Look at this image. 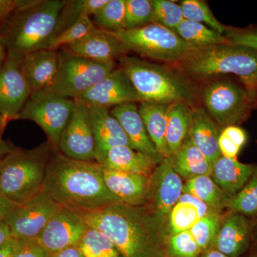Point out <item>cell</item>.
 Wrapping results in <instances>:
<instances>
[{
    "label": "cell",
    "mask_w": 257,
    "mask_h": 257,
    "mask_svg": "<svg viewBox=\"0 0 257 257\" xmlns=\"http://www.w3.org/2000/svg\"><path fill=\"white\" fill-rule=\"evenodd\" d=\"M102 166L51 154L43 190L60 207L78 213L94 212L122 203L108 189Z\"/></svg>",
    "instance_id": "obj_1"
},
{
    "label": "cell",
    "mask_w": 257,
    "mask_h": 257,
    "mask_svg": "<svg viewBox=\"0 0 257 257\" xmlns=\"http://www.w3.org/2000/svg\"><path fill=\"white\" fill-rule=\"evenodd\" d=\"M79 214L89 227L112 241L121 257H165L163 240L145 207L119 203Z\"/></svg>",
    "instance_id": "obj_2"
},
{
    "label": "cell",
    "mask_w": 257,
    "mask_h": 257,
    "mask_svg": "<svg viewBox=\"0 0 257 257\" xmlns=\"http://www.w3.org/2000/svg\"><path fill=\"white\" fill-rule=\"evenodd\" d=\"M66 0H23L0 31L7 57L21 62L25 56L50 49Z\"/></svg>",
    "instance_id": "obj_3"
},
{
    "label": "cell",
    "mask_w": 257,
    "mask_h": 257,
    "mask_svg": "<svg viewBox=\"0 0 257 257\" xmlns=\"http://www.w3.org/2000/svg\"><path fill=\"white\" fill-rule=\"evenodd\" d=\"M53 151L47 142L30 150L15 147L0 160V194L19 206L40 194Z\"/></svg>",
    "instance_id": "obj_4"
},
{
    "label": "cell",
    "mask_w": 257,
    "mask_h": 257,
    "mask_svg": "<svg viewBox=\"0 0 257 257\" xmlns=\"http://www.w3.org/2000/svg\"><path fill=\"white\" fill-rule=\"evenodd\" d=\"M124 71L143 101L185 102L194 106L195 96L189 82L177 72L160 64L125 55L119 59Z\"/></svg>",
    "instance_id": "obj_5"
},
{
    "label": "cell",
    "mask_w": 257,
    "mask_h": 257,
    "mask_svg": "<svg viewBox=\"0 0 257 257\" xmlns=\"http://www.w3.org/2000/svg\"><path fill=\"white\" fill-rule=\"evenodd\" d=\"M177 65L194 79L231 74L245 79L257 72V51L229 43L194 47Z\"/></svg>",
    "instance_id": "obj_6"
},
{
    "label": "cell",
    "mask_w": 257,
    "mask_h": 257,
    "mask_svg": "<svg viewBox=\"0 0 257 257\" xmlns=\"http://www.w3.org/2000/svg\"><path fill=\"white\" fill-rule=\"evenodd\" d=\"M58 66L53 82L47 90L67 99H78L116 69V62L101 63L84 58L66 47L57 50Z\"/></svg>",
    "instance_id": "obj_7"
},
{
    "label": "cell",
    "mask_w": 257,
    "mask_h": 257,
    "mask_svg": "<svg viewBox=\"0 0 257 257\" xmlns=\"http://www.w3.org/2000/svg\"><path fill=\"white\" fill-rule=\"evenodd\" d=\"M114 34L128 51L160 62L177 63L194 48L175 31L157 23Z\"/></svg>",
    "instance_id": "obj_8"
},
{
    "label": "cell",
    "mask_w": 257,
    "mask_h": 257,
    "mask_svg": "<svg viewBox=\"0 0 257 257\" xmlns=\"http://www.w3.org/2000/svg\"><path fill=\"white\" fill-rule=\"evenodd\" d=\"M204 109L221 128L239 126L251 110L252 91L230 80H216L203 89Z\"/></svg>",
    "instance_id": "obj_9"
},
{
    "label": "cell",
    "mask_w": 257,
    "mask_h": 257,
    "mask_svg": "<svg viewBox=\"0 0 257 257\" xmlns=\"http://www.w3.org/2000/svg\"><path fill=\"white\" fill-rule=\"evenodd\" d=\"M74 108V100L50 92H32L19 119L30 120L41 127L55 151H58L61 135L67 126Z\"/></svg>",
    "instance_id": "obj_10"
},
{
    "label": "cell",
    "mask_w": 257,
    "mask_h": 257,
    "mask_svg": "<svg viewBox=\"0 0 257 257\" xmlns=\"http://www.w3.org/2000/svg\"><path fill=\"white\" fill-rule=\"evenodd\" d=\"M184 182L171 165L170 157L163 159L150 177L146 208L162 240L167 216L179 202Z\"/></svg>",
    "instance_id": "obj_11"
},
{
    "label": "cell",
    "mask_w": 257,
    "mask_h": 257,
    "mask_svg": "<svg viewBox=\"0 0 257 257\" xmlns=\"http://www.w3.org/2000/svg\"><path fill=\"white\" fill-rule=\"evenodd\" d=\"M60 208L45 191H42L28 202L15 207L5 219L12 237L36 239Z\"/></svg>",
    "instance_id": "obj_12"
},
{
    "label": "cell",
    "mask_w": 257,
    "mask_h": 257,
    "mask_svg": "<svg viewBox=\"0 0 257 257\" xmlns=\"http://www.w3.org/2000/svg\"><path fill=\"white\" fill-rule=\"evenodd\" d=\"M58 151L73 160L96 162L95 143L87 106L79 99L74 100L73 111L61 135Z\"/></svg>",
    "instance_id": "obj_13"
},
{
    "label": "cell",
    "mask_w": 257,
    "mask_h": 257,
    "mask_svg": "<svg viewBox=\"0 0 257 257\" xmlns=\"http://www.w3.org/2000/svg\"><path fill=\"white\" fill-rule=\"evenodd\" d=\"M88 228L79 213L60 207L36 239L52 254L77 246Z\"/></svg>",
    "instance_id": "obj_14"
},
{
    "label": "cell",
    "mask_w": 257,
    "mask_h": 257,
    "mask_svg": "<svg viewBox=\"0 0 257 257\" xmlns=\"http://www.w3.org/2000/svg\"><path fill=\"white\" fill-rule=\"evenodd\" d=\"M77 99L87 106H101L108 109L126 103L143 101L121 67L114 69Z\"/></svg>",
    "instance_id": "obj_15"
},
{
    "label": "cell",
    "mask_w": 257,
    "mask_h": 257,
    "mask_svg": "<svg viewBox=\"0 0 257 257\" xmlns=\"http://www.w3.org/2000/svg\"><path fill=\"white\" fill-rule=\"evenodd\" d=\"M32 93L22 72L20 61L7 57L0 69V113L8 122L19 119Z\"/></svg>",
    "instance_id": "obj_16"
},
{
    "label": "cell",
    "mask_w": 257,
    "mask_h": 257,
    "mask_svg": "<svg viewBox=\"0 0 257 257\" xmlns=\"http://www.w3.org/2000/svg\"><path fill=\"white\" fill-rule=\"evenodd\" d=\"M256 221L237 213L226 211L212 248L228 257H240L251 245Z\"/></svg>",
    "instance_id": "obj_17"
},
{
    "label": "cell",
    "mask_w": 257,
    "mask_h": 257,
    "mask_svg": "<svg viewBox=\"0 0 257 257\" xmlns=\"http://www.w3.org/2000/svg\"><path fill=\"white\" fill-rule=\"evenodd\" d=\"M66 48L76 55L101 63L115 62L128 52L114 33L97 28Z\"/></svg>",
    "instance_id": "obj_18"
},
{
    "label": "cell",
    "mask_w": 257,
    "mask_h": 257,
    "mask_svg": "<svg viewBox=\"0 0 257 257\" xmlns=\"http://www.w3.org/2000/svg\"><path fill=\"white\" fill-rule=\"evenodd\" d=\"M87 106L95 143L96 162L112 147L119 145L132 147L119 121L108 108Z\"/></svg>",
    "instance_id": "obj_19"
},
{
    "label": "cell",
    "mask_w": 257,
    "mask_h": 257,
    "mask_svg": "<svg viewBox=\"0 0 257 257\" xmlns=\"http://www.w3.org/2000/svg\"><path fill=\"white\" fill-rule=\"evenodd\" d=\"M162 160L119 145L108 150L96 162L106 170L150 177Z\"/></svg>",
    "instance_id": "obj_20"
},
{
    "label": "cell",
    "mask_w": 257,
    "mask_h": 257,
    "mask_svg": "<svg viewBox=\"0 0 257 257\" xmlns=\"http://www.w3.org/2000/svg\"><path fill=\"white\" fill-rule=\"evenodd\" d=\"M57 51L45 49L32 52L20 62V67L32 92L45 90L50 87L57 74Z\"/></svg>",
    "instance_id": "obj_21"
},
{
    "label": "cell",
    "mask_w": 257,
    "mask_h": 257,
    "mask_svg": "<svg viewBox=\"0 0 257 257\" xmlns=\"http://www.w3.org/2000/svg\"><path fill=\"white\" fill-rule=\"evenodd\" d=\"M103 173L108 189L123 204L135 207L146 205L150 177L106 169Z\"/></svg>",
    "instance_id": "obj_22"
},
{
    "label": "cell",
    "mask_w": 257,
    "mask_h": 257,
    "mask_svg": "<svg viewBox=\"0 0 257 257\" xmlns=\"http://www.w3.org/2000/svg\"><path fill=\"white\" fill-rule=\"evenodd\" d=\"M110 111L119 121L132 148L150 156L161 158L156 147L149 137L136 103H126L116 106Z\"/></svg>",
    "instance_id": "obj_23"
},
{
    "label": "cell",
    "mask_w": 257,
    "mask_h": 257,
    "mask_svg": "<svg viewBox=\"0 0 257 257\" xmlns=\"http://www.w3.org/2000/svg\"><path fill=\"white\" fill-rule=\"evenodd\" d=\"M221 130L204 107L193 106L188 139L212 165L221 156L219 149Z\"/></svg>",
    "instance_id": "obj_24"
},
{
    "label": "cell",
    "mask_w": 257,
    "mask_h": 257,
    "mask_svg": "<svg viewBox=\"0 0 257 257\" xmlns=\"http://www.w3.org/2000/svg\"><path fill=\"white\" fill-rule=\"evenodd\" d=\"M256 166L222 156L216 161L210 176L222 192L224 204L241 190L253 175Z\"/></svg>",
    "instance_id": "obj_25"
},
{
    "label": "cell",
    "mask_w": 257,
    "mask_h": 257,
    "mask_svg": "<svg viewBox=\"0 0 257 257\" xmlns=\"http://www.w3.org/2000/svg\"><path fill=\"white\" fill-rule=\"evenodd\" d=\"M172 168L182 180L202 175H211L213 165L189 139L178 151L170 157Z\"/></svg>",
    "instance_id": "obj_26"
},
{
    "label": "cell",
    "mask_w": 257,
    "mask_h": 257,
    "mask_svg": "<svg viewBox=\"0 0 257 257\" xmlns=\"http://www.w3.org/2000/svg\"><path fill=\"white\" fill-rule=\"evenodd\" d=\"M169 106L170 104L152 101H142L139 106L149 137L162 159L168 157L165 138Z\"/></svg>",
    "instance_id": "obj_27"
},
{
    "label": "cell",
    "mask_w": 257,
    "mask_h": 257,
    "mask_svg": "<svg viewBox=\"0 0 257 257\" xmlns=\"http://www.w3.org/2000/svg\"><path fill=\"white\" fill-rule=\"evenodd\" d=\"M192 107L181 101L172 103L169 106L165 138L168 157L178 151L188 138Z\"/></svg>",
    "instance_id": "obj_28"
},
{
    "label": "cell",
    "mask_w": 257,
    "mask_h": 257,
    "mask_svg": "<svg viewBox=\"0 0 257 257\" xmlns=\"http://www.w3.org/2000/svg\"><path fill=\"white\" fill-rule=\"evenodd\" d=\"M182 191L197 198L216 213L223 214L224 196L210 175L199 176L184 181Z\"/></svg>",
    "instance_id": "obj_29"
},
{
    "label": "cell",
    "mask_w": 257,
    "mask_h": 257,
    "mask_svg": "<svg viewBox=\"0 0 257 257\" xmlns=\"http://www.w3.org/2000/svg\"><path fill=\"white\" fill-rule=\"evenodd\" d=\"M108 0H66L59 15L55 35L70 28L84 17L93 16Z\"/></svg>",
    "instance_id": "obj_30"
},
{
    "label": "cell",
    "mask_w": 257,
    "mask_h": 257,
    "mask_svg": "<svg viewBox=\"0 0 257 257\" xmlns=\"http://www.w3.org/2000/svg\"><path fill=\"white\" fill-rule=\"evenodd\" d=\"M184 42L194 47L229 43L224 35L218 33L203 24L184 20L175 30Z\"/></svg>",
    "instance_id": "obj_31"
},
{
    "label": "cell",
    "mask_w": 257,
    "mask_h": 257,
    "mask_svg": "<svg viewBox=\"0 0 257 257\" xmlns=\"http://www.w3.org/2000/svg\"><path fill=\"white\" fill-rule=\"evenodd\" d=\"M200 219L195 206L189 202L179 201L167 216L163 240L166 236L189 231Z\"/></svg>",
    "instance_id": "obj_32"
},
{
    "label": "cell",
    "mask_w": 257,
    "mask_h": 257,
    "mask_svg": "<svg viewBox=\"0 0 257 257\" xmlns=\"http://www.w3.org/2000/svg\"><path fill=\"white\" fill-rule=\"evenodd\" d=\"M226 211L257 218V166L253 175L236 195L224 204Z\"/></svg>",
    "instance_id": "obj_33"
},
{
    "label": "cell",
    "mask_w": 257,
    "mask_h": 257,
    "mask_svg": "<svg viewBox=\"0 0 257 257\" xmlns=\"http://www.w3.org/2000/svg\"><path fill=\"white\" fill-rule=\"evenodd\" d=\"M126 0H108L105 5L93 15L96 28L106 31L118 32L125 29Z\"/></svg>",
    "instance_id": "obj_34"
},
{
    "label": "cell",
    "mask_w": 257,
    "mask_h": 257,
    "mask_svg": "<svg viewBox=\"0 0 257 257\" xmlns=\"http://www.w3.org/2000/svg\"><path fill=\"white\" fill-rule=\"evenodd\" d=\"M78 246L85 257H121L107 236L93 228H88Z\"/></svg>",
    "instance_id": "obj_35"
},
{
    "label": "cell",
    "mask_w": 257,
    "mask_h": 257,
    "mask_svg": "<svg viewBox=\"0 0 257 257\" xmlns=\"http://www.w3.org/2000/svg\"><path fill=\"white\" fill-rule=\"evenodd\" d=\"M184 20L203 24L214 31L225 35L229 28L215 18L207 3L202 0H184L180 3Z\"/></svg>",
    "instance_id": "obj_36"
},
{
    "label": "cell",
    "mask_w": 257,
    "mask_h": 257,
    "mask_svg": "<svg viewBox=\"0 0 257 257\" xmlns=\"http://www.w3.org/2000/svg\"><path fill=\"white\" fill-rule=\"evenodd\" d=\"M223 214L212 213L208 214L201 218L189 230L200 249L201 253L212 248L220 229Z\"/></svg>",
    "instance_id": "obj_37"
},
{
    "label": "cell",
    "mask_w": 257,
    "mask_h": 257,
    "mask_svg": "<svg viewBox=\"0 0 257 257\" xmlns=\"http://www.w3.org/2000/svg\"><path fill=\"white\" fill-rule=\"evenodd\" d=\"M165 257H199L200 249L190 231L166 236L163 240Z\"/></svg>",
    "instance_id": "obj_38"
},
{
    "label": "cell",
    "mask_w": 257,
    "mask_h": 257,
    "mask_svg": "<svg viewBox=\"0 0 257 257\" xmlns=\"http://www.w3.org/2000/svg\"><path fill=\"white\" fill-rule=\"evenodd\" d=\"M153 8L152 23L175 31L184 21L183 11L180 4L169 0H152Z\"/></svg>",
    "instance_id": "obj_39"
},
{
    "label": "cell",
    "mask_w": 257,
    "mask_h": 257,
    "mask_svg": "<svg viewBox=\"0 0 257 257\" xmlns=\"http://www.w3.org/2000/svg\"><path fill=\"white\" fill-rule=\"evenodd\" d=\"M152 0H126L125 29L133 30L152 23Z\"/></svg>",
    "instance_id": "obj_40"
},
{
    "label": "cell",
    "mask_w": 257,
    "mask_h": 257,
    "mask_svg": "<svg viewBox=\"0 0 257 257\" xmlns=\"http://www.w3.org/2000/svg\"><path fill=\"white\" fill-rule=\"evenodd\" d=\"M96 28L91 17H84L67 30L56 35L51 42L50 50L57 51L82 40Z\"/></svg>",
    "instance_id": "obj_41"
},
{
    "label": "cell",
    "mask_w": 257,
    "mask_h": 257,
    "mask_svg": "<svg viewBox=\"0 0 257 257\" xmlns=\"http://www.w3.org/2000/svg\"><path fill=\"white\" fill-rule=\"evenodd\" d=\"M12 257H50L51 253L37 239H15Z\"/></svg>",
    "instance_id": "obj_42"
},
{
    "label": "cell",
    "mask_w": 257,
    "mask_h": 257,
    "mask_svg": "<svg viewBox=\"0 0 257 257\" xmlns=\"http://www.w3.org/2000/svg\"><path fill=\"white\" fill-rule=\"evenodd\" d=\"M225 37L229 44L257 51V28L230 29Z\"/></svg>",
    "instance_id": "obj_43"
},
{
    "label": "cell",
    "mask_w": 257,
    "mask_h": 257,
    "mask_svg": "<svg viewBox=\"0 0 257 257\" xmlns=\"http://www.w3.org/2000/svg\"><path fill=\"white\" fill-rule=\"evenodd\" d=\"M221 133L224 134L240 149L242 148L247 142V135H246V132L239 126L231 125V126H226L221 130Z\"/></svg>",
    "instance_id": "obj_44"
},
{
    "label": "cell",
    "mask_w": 257,
    "mask_h": 257,
    "mask_svg": "<svg viewBox=\"0 0 257 257\" xmlns=\"http://www.w3.org/2000/svg\"><path fill=\"white\" fill-rule=\"evenodd\" d=\"M219 149L221 156L235 160L241 150L221 132L219 138Z\"/></svg>",
    "instance_id": "obj_45"
},
{
    "label": "cell",
    "mask_w": 257,
    "mask_h": 257,
    "mask_svg": "<svg viewBox=\"0 0 257 257\" xmlns=\"http://www.w3.org/2000/svg\"><path fill=\"white\" fill-rule=\"evenodd\" d=\"M23 0H0V31L11 15L21 6Z\"/></svg>",
    "instance_id": "obj_46"
},
{
    "label": "cell",
    "mask_w": 257,
    "mask_h": 257,
    "mask_svg": "<svg viewBox=\"0 0 257 257\" xmlns=\"http://www.w3.org/2000/svg\"><path fill=\"white\" fill-rule=\"evenodd\" d=\"M179 201H180V202H189L192 204L193 205L195 206L200 218L204 217V216H207L208 214H212V213H216L207 204H204L202 201L199 200L197 198L194 197V196L191 195V194L182 193Z\"/></svg>",
    "instance_id": "obj_47"
},
{
    "label": "cell",
    "mask_w": 257,
    "mask_h": 257,
    "mask_svg": "<svg viewBox=\"0 0 257 257\" xmlns=\"http://www.w3.org/2000/svg\"><path fill=\"white\" fill-rule=\"evenodd\" d=\"M18 205L0 194V221H5Z\"/></svg>",
    "instance_id": "obj_48"
},
{
    "label": "cell",
    "mask_w": 257,
    "mask_h": 257,
    "mask_svg": "<svg viewBox=\"0 0 257 257\" xmlns=\"http://www.w3.org/2000/svg\"><path fill=\"white\" fill-rule=\"evenodd\" d=\"M50 257H85L77 246L64 248L58 252L52 253Z\"/></svg>",
    "instance_id": "obj_49"
},
{
    "label": "cell",
    "mask_w": 257,
    "mask_h": 257,
    "mask_svg": "<svg viewBox=\"0 0 257 257\" xmlns=\"http://www.w3.org/2000/svg\"><path fill=\"white\" fill-rule=\"evenodd\" d=\"M15 239L10 238L0 247V257H12L14 249Z\"/></svg>",
    "instance_id": "obj_50"
},
{
    "label": "cell",
    "mask_w": 257,
    "mask_h": 257,
    "mask_svg": "<svg viewBox=\"0 0 257 257\" xmlns=\"http://www.w3.org/2000/svg\"><path fill=\"white\" fill-rule=\"evenodd\" d=\"M10 238H12V236L6 221H0V247Z\"/></svg>",
    "instance_id": "obj_51"
},
{
    "label": "cell",
    "mask_w": 257,
    "mask_h": 257,
    "mask_svg": "<svg viewBox=\"0 0 257 257\" xmlns=\"http://www.w3.org/2000/svg\"><path fill=\"white\" fill-rule=\"evenodd\" d=\"M14 148L15 147L11 146L9 143L5 141L3 137L0 136V160L6 156L8 154H9Z\"/></svg>",
    "instance_id": "obj_52"
},
{
    "label": "cell",
    "mask_w": 257,
    "mask_h": 257,
    "mask_svg": "<svg viewBox=\"0 0 257 257\" xmlns=\"http://www.w3.org/2000/svg\"><path fill=\"white\" fill-rule=\"evenodd\" d=\"M199 257H228L214 248H211L201 253Z\"/></svg>",
    "instance_id": "obj_53"
},
{
    "label": "cell",
    "mask_w": 257,
    "mask_h": 257,
    "mask_svg": "<svg viewBox=\"0 0 257 257\" xmlns=\"http://www.w3.org/2000/svg\"><path fill=\"white\" fill-rule=\"evenodd\" d=\"M241 81L248 86L249 89L257 88V72L247 79H241Z\"/></svg>",
    "instance_id": "obj_54"
},
{
    "label": "cell",
    "mask_w": 257,
    "mask_h": 257,
    "mask_svg": "<svg viewBox=\"0 0 257 257\" xmlns=\"http://www.w3.org/2000/svg\"><path fill=\"white\" fill-rule=\"evenodd\" d=\"M7 50L5 45H3V42L0 40V69L4 64L5 60L7 59Z\"/></svg>",
    "instance_id": "obj_55"
},
{
    "label": "cell",
    "mask_w": 257,
    "mask_h": 257,
    "mask_svg": "<svg viewBox=\"0 0 257 257\" xmlns=\"http://www.w3.org/2000/svg\"><path fill=\"white\" fill-rule=\"evenodd\" d=\"M7 124H8V121H6L4 116L0 113V125H5V126H6Z\"/></svg>",
    "instance_id": "obj_56"
},
{
    "label": "cell",
    "mask_w": 257,
    "mask_h": 257,
    "mask_svg": "<svg viewBox=\"0 0 257 257\" xmlns=\"http://www.w3.org/2000/svg\"><path fill=\"white\" fill-rule=\"evenodd\" d=\"M5 127H6V126H5V125H0V136H3Z\"/></svg>",
    "instance_id": "obj_57"
},
{
    "label": "cell",
    "mask_w": 257,
    "mask_h": 257,
    "mask_svg": "<svg viewBox=\"0 0 257 257\" xmlns=\"http://www.w3.org/2000/svg\"><path fill=\"white\" fill-rule=\"evenodd\" d=\"M255 229H256V239H257V221L256 223V226H255Z\"/></svg>",
    "instance_id": "obj_58"
},
{
    "label": "cell",
    "mask_w": 257,
    "mask_h": 257,
    "mask_svg": "<svg viewBox=\"0 0 257 257\" xmlns=\"http://www.w3.org/2000/svg\"><path fill=\"white\" fill-rule=\"evenodd\" d=\"M248 257H257V254L256 255H253V256H248Z\"/></svg>",
    "instance_id": "obj_59"
}]
</instances>
